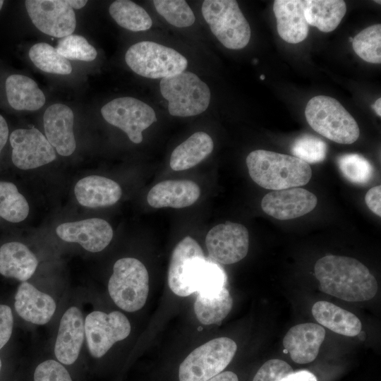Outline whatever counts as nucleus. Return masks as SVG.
I'll list each match as a JSON object with an SVG mask.
<instances>
[{"label": "nucleus", "instance_id": "9", "mask_svg": "<svg viewBox=\"0 0 381 381\" xmlns=\"http://www.w3.org/2000/svg\"><path fill=\"white\" fill-rule=\"evenodd\" d=\"M207 260L198 243L189 236L179 241L172 251L168 284L177 296L185 297L195 293L198 278Z\"/></svg>", "mask_w": 381, "mask_h": 381}, {"label": "nucleus", "instance_id": "14", "mask_svg": "<svg viewBox=\"0 0 381 381\" xmlns=\"http://www.w3.org/2000/svg\"><path fill=\"white\" fill-rule=\"evenodd\" d=\"M11 159L20 169H35L53 162L56 151L38 129L18 128L9 136Z\"/></svg>", "mask_w": 381, "mask_h": 381}, {"label": "nucleus", "instance_id": "45", "mask_svg": "<svg viewBox=\"0 0 381 381\" xmlns=\"http://www.w3.org/2000/svg\"><path fill=\"white\" fill-rule=\"evenodd\" d=\"M66 2L73 9L82 8L87 3L86 0H66Z\"/></svg>", "mask_w": 381, "mask_h": 381}, {"label": "nucleus", "instance_id": "52", "mask_svg": "<svg viewBox=\"0 0 381 381\" xmlns=\"http://www.w3.org/2000/svg\"></svg>", "mask_w": 381, "mask_h": 381}, {"label": "nucleus", "instance_id": "39", "mask_svg": "<svg viewBox=\"0 0 381 381\" xmlns=\"http://www.w3.org/2000/svg\"><path fill=\"white\" fill-rule=\"evenodd\" d=\"M34 381H72L64 365L54 360L39 364L34 373Z\"/></svg>", "mask_w": 381, "mask_h": 381}, {"label": "nucleus", "instance_id": "24", "mask_svg": "<svg viewBox=\"0 0 381 381\" xmlns=\"http://www.w3.org/2000/svg\"><path fill=\"white\" fill-rule=\"evenodd\" d=\"M38 260L23 243L13 241L0 248V274L6 277L26 282L35 273Z\"/></svg>", "mask_w": 381, "mask_h": 381}, {"label": "nucleus", "instance_id": "50", "mask_svg": "<svg viewBox=\"0 0 381 381\" xmlns=\"http://www.w3.org/2000/svg\"><path fill=\"white\" fill-rule=\"evenodd\" d=\"M1 359H0V371H1Z\"/></svg>", "mask_w": 381, "mask_h": 381}, {"label": "nucleus", "instance_id": "30", "mask_svg": "<svg viewBox=\"0 0 381 381\" xmlns=\"http://www.w3.org/2000/svg\"><path fill=\"white\" fill-rule=\"evenodd\" d=\"M109 11L119 25L130 31H145L152 25L147 11L132 1L116 0L111 4Z\"/></svg>", "mask_w": 381, "mask_h": 381}, {"label": "nucleus", "instance_id": "37", "mask_svg": "<svg viewBox=\"0 0 381 381\" xmlns=\"http://www.w3.org/2000/svg\"><path fill=\"white\" fill-rule=\"evenodd\" d=\"M55 48L59 54L68 60L92 61L97 55L95 48L84 37L78 35L61 38Z\"/></svg>", "mask_w": 381, "mask_h": 381}, {"label": "nucleus", "instance_id": "22", "mask_svg": "<svg viewBox=\"0 0 381 381\" xmlns=\"http://www.w3.org/2000/svg\"><path fill=\"white\" fill-rule=\"evenodd\" d=\"M305 1L275 0L273 11L277 30L280 37L291 44L303 41L308 36L309 25L305 15Z\"/></svg>", "mask_w": 381, "mask_h": 381}, {"label": "nucleus", "instance_id": "2", "mask_svg": "<svg viewBox=\"0 0 381 381\" xmlns=\"http://www.w3.org/2000/svg\"><path fill=\"white\" fill-rule=\"evenodd\" d=\"M246 164L254 182L274 190L306 185L312 176L310 165L304 161L269 150L252 151L246 157Z\"/></svg>", "mask_w": 381, "mask_h": 381}, {"label": "nucleus", "instance_id": "12", "mask_svg": "<svg viewBox=\"0 0 381 381\" xmlns=\"http://www.w3.org/2000/svg\"><path fill=\"white\" fill-rule=\"evenodd\" d=\"M209 259L230 265L244 258L248 251L249 235L242 224L226 222L212 228L205 237Z\"/></svg>", "mask_w": 381, "mask_h": 381}, {"label": "nucleus", "instance_id": "6", "mask_svg": "<svg viewBox=\"0 0 381 381\" xmlns=\"http://www.w3.org/2000/svg\"><path fill=\"white\" fill-rule=\"evenodd\" d=\"M202 14L217 39L230 49H241L249 42L250 25L235 0H205Z\"/></svg>", "mask_w": 381, "mask_h": 381}, {"label": "nucleus", "instance_id": "28", "mask_svg": "<svg viewBox=\"0 0 381 381\" xmlns=\"http://www.w3.org/2000/svg\"><path fill=\"white\" fill-rule=\"evenodd\" d=\"M346 11L342 0H306L304 15L308 24L320 31L329 32L337 28Z\"/></svg>", "mask_w": 381, "mask_h": 381}, {"label": "nucleus", "instance_id": "27", "mask_svg": "<svg viewBox=\"0 0 381 381\" xmlns=\"http://www.w3.org/2000/svg\"><path fill=\"white\" fill-rule=\"evenodd\" d=\"M213 148V140L207 133L196 132L173 150L170 157V167L174 171L192 168L207 157Z\"/></svg>", "mask_w": 381, "mask_h": 381}, {"label": "nucleus", "instance_id": "33", "mask_svg": "<svg viewBox=\"0 0 381 381\" xmlns=\"http://www.w3.org/2000/svg\"><path fill=\"white\" fill-rule=\"evenodd\" d=\"M356 54L372 64L381 63V25L369 26L358 33L352 41Z\"/></svg>", "mask_w": 381, "mask_h": 381}, {"label": "nucleus", "instance_id": "21", "mask_svg": "<svg viewBox=\"0 0 381 381\" xmlns=\"http://www.w3.org/2000/svg\"><path fill=\"white\" fill-rule=\"evenodd\" d=\"M15 308L23 320L35 325H44L52 318L56 303L49 295L40 291L28 282H23L15 296Z\"/></svg>", "mask_w": 381, "mask_h": 381}, {"label": "nucleus", "instance_id": "15", "mask_svg": "<svg viewBox=\"0 0 381 381\" xmlns=\"http://www.w3.org/2000/svg\"><path fill=\"white\" fill-rule=\"evenodd\" d=\"M317 197L299 187L273 190L262 199L261 207L267 214L279 220H288L310 212L317 205Z\"/></svg>", "mask_w": 381, "mask_h": 381}, {"label": "nucleus", "instance_id": "20", "mask_svg": "<svg viewBox=\"0 0 381 381\" xmlns=\"http://www.w3.org/2000/svg\"><path fill=\"white\" fill-rule=\"evenodd\" d=\"M200 195V187L192 181L165 180L150 189L147 201L155 208H183L192 205Z\"/></svg>", "mask_w": 381, "mask_h": 381}, {"label": "nucleus", "instance_id": "48", "mask_svg": "<svg viewBox=\"0 0 381 381\" xmlns=\"http://www.w3.org/2000/svg\"><path fill=\"white\" fill-rule=\"evenodd\" d=\"M260 78L261 80H264V79L265 78V76L263 74H262V75L260 76Z\"/></svg>", "mask_w": 381, "mask_h": 381}, {"label": "nucleus", "instance_id": "51", "mask_svg": "<svg viewBox=\"0 0 381 381\" xmlns=\"http://www.w3.org/2000/svg\"><path fill=\"white\" fill-rule=\"evenodd\" d=\"M375 2L380 4V1H375Z\"/></svg>", "mask_w": 381, "mask_h": 381}, {"label": "nucleus", "instance_id": "5", "mask_svg": "<svg viewBox=\"0 0 381 381\" xmlns=\"http://www.w3.org/2000/svg\"><path fill=\"white\" fill-rule=\"evenodd\" d=\"M162 97L168 102V111L174 116L187 117L204 112L210 102L207 85L195 73L183 71L161 80Z\"/></svg>", "mask_w": 381, "mask_h": 381}, {"label": "nucleus", "instance_id": "43", "mask_svg": "<svg viewBox=\"0 0 381 381\" xmlns=\"http://www.w3.org/2000/svg\"><path fill=\"white\" fill-rule=\"evenodd\" d=\"M8 126L4 117L0 114V155L8 139Z\"/></svg>", "mask_w": 381, "mask_h": 381}, {"label": "nucleus", "instance_id": "38", "mask_svg": "<svg viewBox=\"0 0 381 381\" xmlns=\"http://www.w3.org/2000/svg\"><path fill=\"white\" fill-rule=\"evenodd\" d=\"M292 372V368L286 362L271 359L260 368L253 381H280Z\"/></svg>", "mask_w": 381, "mask_h": 381}, {"label": "nucleus", "instance_id": "7", "mask_svg": "<svg viewBox=\"0 0 381 381\" xmlns=\"http://www.w3.org/2000/svg\"><path fill=\"white\" fill-rule=\"evenodd\" d=\"M128 67L138 75L152 79L165 78L184 71L188 60L175 49L143 41L131 46L125 55Z\"/></svg>", "mask_w": 381, "mask_h": 381}, {"label": "nucleus", "instance_id": "40", "mask_svg": "<svg viewBox=\"0 0 381 381\" xmlns=\"http://www.w3.org/2000/svg\"><path fill=\"white\" fill-rule=\"evenodd\" d=\"M13 326V318L11 308L0 304V349L8 341Z\"/></svg>", "mask_w": 381, "mask_h": 381}, {"label": "nucleus", "instance_id": "13", "mask_svg": "<svg viewBox=\"0 0 381 381\" xmlns=\"http://www.w3.org/2000/svg\"><path fill=\"white\" fill-rule=\"evenodd\" d=\"M25 6L34 25L46 35L62 38L75 29V12L66 0H27Z\"/></svg>", "mask_w": 381, "mask_h": 381}, {"label": "nucleus", "instance_id": "49", "mask_svg": "<svg viewBox=\"0 0 381 381\" xmlns=\"http://www.w3.org/2000/svg\"><path fill=\"white\" fill-rule=\"evenodd\" d=\"M349 41H350V42H352V41H353V37H349Z\"/></svg>", "mask_w": 381, "mask_h": 381}, {"label": "nucleus", "instance_id": "36", "mask_svg": "<svg viewBox=\"0 0 381 381\" xmlns=\"http://www.w3.org/2000/svg\"><path fill=\"white\" fill-rule=\"evenodd\" d=\"M292 155L309 164L322 162L327 153L326 143L318 137L303 134L298 137L291 147Z\"/></svg>", "mask_w": 381, "mask_h": 381}, {"label": "nucleus", "instance_id": "34", "mask_svg": "<svg viewBox=\"0 0 381 381\" xmlns=\"http://www.w3.org/2000/svg\"><path fill=\"white\" fill-rule=\"evenodd\" d=\"M337 164L342 175L353 183L365 185L373 177V166L366 158L358 154L342 155L338 157Z\"/></svg>", "mask_w": 381, "mask_h": 381}, {"label": "nucleus", "instance_id": "1", "mask_svg": "<svg viewBox=\"0 0 381 381\" xmlns=\"http://www.w3.org/2000/svg\"><path fill=\"white\" fill-rule=\"evenodd\" d=\"M314 270L320 290L338 298L364 301L374 298L377 291L375 277L355 258L325 255L316 262Z\"/></svg>", "mask_w": 381, "mask_h": 381}, {"label": "nucleus", "instance_id": "10", "mask_svg": "<svg viewBox=\"0 0 381 381\" xmlns=\"http://www.w3.org/2000/svg\"><path fill=\"white\" fill-rule=\"evenodd\" d=\"M101 114L107 122L122 130L136 144L143 141V131L157 121L156 114L150 106L131 97L112 99L102 107Z\"/></svg>", "mask_w": 381, "mask_h": 381}, {"label": "nucleus", "instance_id": "44", "mask_svg": "<svg viewBox=\"0 0 381 381\" xmlns=\"http://www.w3.org/2000/svg\"><path fill=\"white\" fill-rule=\"evenodd\" d=\"M207 381H238L237 375L231 371L220 373Z\"/></svg>", "mask_w": 381, "mask_h": 381}, {"label": "nucleus", "instance_id": "11", "mask_svg": "<svg viewBox=\"0 0 381 381\" xmlns=\"http://www.w3.org/2000/svg\"><path fill=\"white\" fill-rule=\"evenodd\" d=\"M131 332L128 318L119 311L105 313L93 311L85 320V336L89 351L94 358H101L119 341Z\"/></svg>", "mask_w": 381, "mask_h": 381}, {"label": "nucleus", "instance_id": "26", "mask_svg": "<svg viewBox=\"0 0 381 381\" xmlns=\"http://www.w3.org/2000/svg\"><path fill=\"white\" fill-rule=\"evenodd\" d=\"M312 314L321 325L337 334L355 337L361 331L362 325L356 315L329 302H316Z\"/></svg>", "mask_w": 381, "mask_h": 381}, {"label": "nucleus", "instance_id": "16", "mask_svg": "<svg viewBox=\"0 0 381 381\" xmlns=\"http://www.w3.org/2000/svg\"><path fill=\"white\" fill-rule=\"evenodd\" d=\"M57 236L63 241L77 243L89 252L104 250L113 238V229L104 219L90 218L59 224Z\"/></svg>", "mask_w": 381, "mask_h": 381}, {"label": "nucleus", "instance_id": "19", "mask_svg": "<svg viewBox=\"0 0 381 381\" xmlns=\"http://www.w3.org/2000/svg\"><path fill=\"white\" fill-rule=\"evenodd\" d=\"M325 337V329L315 323L296 325L286 334L283 346L295 363L305 364L314 361Z\"/></svg>", "mask_w": 381, "mask_h": 381}, {"label": "nucleus", "instance_id": "32", "mask_svg": "<svg viewBox=\"0 0 381 381\" xmlns=\"http://www.w3.org/2000/svg\"><path fill=\"white\" fill-rule=\"evenodd\" d=\"M29 57L34 65L44 72L59 75H68L72 72L69 60L47 43L40 42L32 45L29 50Z\"/></svg>", "mask_w": 381, "mask_h": 381}, {"label": "nucleus", "instance_id": "42", "mask_svg": "<svg viewBox=\"0 0 381 381\" xmlns=\"http://www.w3.org/2000/svg\"><path fill=\"white\" fill-rule=\"evenodd\" d=\"M280 381H318L316 376L308 370L292 372Z\"/></svg>", "mask_w": 381, "mask_h": 381}, {"label": "nucleus", "instance_id": "23", "mask_svg": "<svg viewBox=\"0 0 381 381\" xmlns=\"http://www.w3.org/2000/svg\"><path fill=\"white\" fill-rule=\"evenodd\" d=\"M74 193L81 205L96 208L116 204L122 195V189L118 183L110 179L91 175L76 183Z\"/></svg>", "mask_w": 381, "mask_h": 381}, {"label": "nucleus", "instance_id": "25", "mask_svg": "<svg viewBox=\"0 0 381 381\" xmlns=\"http://www.w3.org/2000/svg\"><path fill=\"white\" fill-rule=\"evenodd\" d=\"M5 90L8 104L17 111H36L45 103L43 92L34 80L26 75H8Z\"/></svg>", "mask_w": 381, "mask_h": 381}, {"label": "nucleus", "instance_id": "17", "mask_svg": "<svg viewBox=\"0 0 381 381\" xmlns=\"http://www.w3.org/2000/svg\"><path fill=\"white\" fill-rule=\"evenodd\" d=\"M43 121L45 137L55 151L61 156L71 155L76 148L72 109L64 104H52L45 111Z\"/></svg>", "mask_w": 381, "mask_h": 381}, {"label": "nucleus", "instance_id": "41", "mask_svg": "<svg viewBox=\"0 0 381 381\" xmlns=\"http://www.w3.org/2000/svg\"><path fill=\"white\" fill-rule=\"evenodd\" d=\"M381 186H376L370 188L365 196V201L368 207L375 214L381 216Z\"/></svg>", "mask_w": 381, "mask_h": 381}, {"label": "nucleus", "instance_id": "29", "mask_svg": "<svg viewBox=\"0 0 381 381\" xmlns=\"http://www.w3.org/2000/svg\"><path fill=\"white\" fill-rule=\"evenodd\" d=\"M233 299L226 287L219 291L198 294L194 311L198 320L203 325H220L230 313Z\"/></svg>", "mask_w": 381, "mask_h": 381}, {"label": "nucleus", "instance_id": "8", "mask_svg": "<svg viewBox=\"0 0 381 381\" xmlns=\"http://www.w3.org/2000/svg\"><path fill=\"white\" fill-rule=\"evenodd\" d=\"M237 350L236 342L219 337L194 349L181 363L179 381H207L222 372Z\"/></svg>", "mask_w": 381, "mask_h": 381}, {"label": "nucleus", "instance_id": "18", "mask_svg": "<svg viewBox=\"0 0 381 381\" xmlns=\"http://www.w3.org/2000/svg\"><path fill=\"white\" fill-rule=\"evenodd\" d=\"M85 337V321L76 307L69 308L62 316L54 346L57 360L73 364L78 358Z\"/></svg>", "mask_w": 381, "mask_h": 381}, {"label": "nucleus", "instance_id": "3", "mask_svg": "<svg viewBox=\"0 0 381 381\" xmlns=\"http://www.w3.org/2000/svg\"><path fill=\"white\" fill-rule=\"evenodd\" d=\"M306 119L317 133L339 144H352L360 130L354 118L336 99L318 95L311 98L305 109Z\"/></svg>", "mask_w": 381, "mask_h": 381}, {"label": "nucleus", "instance_id": "47", "mask_svg": "<svg viewBox=\"0 0 381 381\" xmlns=\"http://www.w3.org/2000/svg\"><path fill=\"white\" fill-rule=\"evenodd\" d=\"M4 1L2 0H0V11L1 10L3 6H4Z\"/></svg>", "mask_w": 381, "mask_h": 381}, {"label": "nucleus", "instance_id": "4", "mask_svg": "<svg viewBox=\"0 0 381 381\" xmlns=\"http://www.w3.org/2000/svg\"><path fill=\"white\" fill-rule=\"evenodd\" d=\"M108 291L121 309L127 312L141 309L149 293V274L145 266L134 258L118 260L113 267Z\"/></svg>", "mask_w": 381, "mask_h": 381}, {"label": "nucleus", "instance_id": "31", "mask_svg": "<svg viewBox=\"0 0 381 381\" xmlns=\"http://www.w3.org/2000/svg\"><path fill=\"white\" fill-rule=\"evenodd\" d=\"M29 212V204L16 186L11 182L0 181V217L18 223L27 218Z\"/></svg>", "mask_w": 381, "mask_h": 381}, {"label": "nucleus", "instance_id": "35", "mask_svg": "<svg viewBox=\"0 0 381 381\" xmlns=\"http://www.w3.org/2000/svg\"><path fill=\"white\" fill-rule=\"evenodd\" d=\"M152 2L158 13L176 28L189 27L195 23V15L186 1L155 0Z\"/></svg>", "mask_w": 381, "mask_h": 381}, {"label": "nucleus", "instance_id": "46", "mask_svg": "<svg viewBox=\"0 0 381 381\" xmlns=\"http://www.w3.org/2000/svg\"><path fill=\"white\" fill-rule=\"evenodd\" d=\"M374 110L376 114L380 116H381V98H378L373 105Z\"/></svg>", "mask_w": 381, "mask_h": 381}]
</instances>
